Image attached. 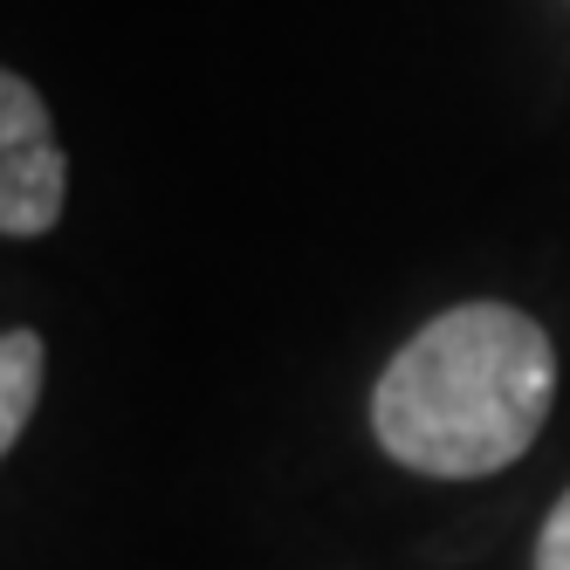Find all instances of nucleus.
<instances>
[{
    "instance_id": "nucleus-1",
    "label": "nucleus",
    "mask_w": 570,
    "mask_h": 570,
    "mask_svg": "<svg viewBox=\"0 0 570 570\" xmlns=\"http://www.w3.org/2000/svg\"><path fill=\"white\" fill-rule=\"evenodd\" d=\"M557 405V344L515 303H461L420 323L372 385L379 446L433 481L502 474Z\"/></svg>"
},
{
    "instance_id": "nucleus-2",
    "label": "nucleus",
    "mask_w": 570,
    "mask_h": 570,
    "mask_svg": "<svg viewBox=\"0 0 570 570\" xmlns=\"http://www.w3.org/2000/svg\"><path fill=\"white\" fill-rule=\"evenodd\" d=\"M69 199V158L56 145L49 104L21 69L0 76V227L14 240H35L62 220Z\"/></svg>"
},
{
    "instance_id": "nucleus-3",
    "label": "nucleus",
    "mask_w": 570,
    "mask_h": 570,
    "mask_svg": "<svg viewBox=\"0 0 570 570\" xmlns=\"http://www.w3.org/2000/svg\"><path fill=\"white\" fill-rule=\"evenodd\" d=\"M35 399H42V337L8 331L0 337V454H14V440L28 433Z\"/></svg>"
},
{
    "instance_id": "nucleus-4",
    "label": "nucleus",
    "mask_w": 570,
    "mask_h": 570,
    "mask_svg": "<svg viewBox=\"0 0 570 570\" xmlns=\"http://www.w3.org/2000/svg\"><path fill=\"white\" fill-rule=\"evenodd\" d=\"M537 570H570V488L557 495V509L543 515V537H537Z\"/></svg>"
}]
</instances>
